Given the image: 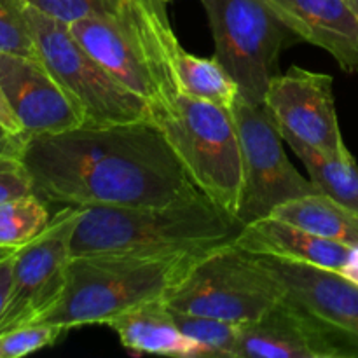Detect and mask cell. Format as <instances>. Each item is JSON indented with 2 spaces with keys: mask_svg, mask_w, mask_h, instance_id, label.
Returning <instances> with one entry per match:
<instances>
[{
  "mask_svg": "<svg viewBox=\"0 0 358 358\" xmlns=\"http://www.w3.org/2000/svg\"><path fill=\"white\" fill-rule=\"evenodd\" d=\"M21 159L38 198L76 208L164 205L201 192L150 119L28 136Z\"/></svg>",
  "mask_w": 358,
  "mask_h": 358,
  "instance_id": "cell-1",
  "label": "cell"
},
{
  "mask_svg": "<svg viewBox=\"0 0 358 358\" xmlns=\"http://www.w3.org/2000/svg\"><path fill=\"white\" fill-rule=\"evenodd\" d=\"M70 241L72 257L157 255L215 248L243 224L203 192L164 205L87 206Z\"/></svg>",
  "mask_w": 358,
  "mask_h": 358,
  "instance_id": "cell-2",
  "label": "cell"
},
{
  "mask_svg": "<svg viewBox=\"0 0 358 358\" xmlns=\"http://www.w3.org/2000/svg\"><path fill=\"white\" fill-rule=\"evenodd\" d=\"M73 37L150 112L182 93L173 55L180 44L161 0H124L114 13L69 24Z\"/></svg>",
  "mask_w": 358,
  "mask_h": 358,
  "instance_id": "cell-3",
  "label": "cell"
},
{
  "mask_svg": "<svg viewBox=\"0 0 358 358\" xmlns=\"http://www.w3.org/2000/svg\"><path fill=\"white\" fill-rule=\"evenodd\" d=\"M208 250L212 248L72 257L62 299L37 324H52L65 331L80 325H107L129 308L164 299Z\"/></svg>",
  "mask_w": 358,
  "mask_h": 358,
  "instance_id": "cell-4",
  "label": "cell"
},
{
  "mask_svg": "<svg viewBox=\"0 0 358 358\" xmlns=\"http://www.w3.org/2000/svg\"><path fill=\"white\" fill-rule=\"evenodd\" d=\"M150 121L161 129L192 184L236 217L243 163L231 110L180 93L150 112Z\"/></svg>",
  "mask_w": 358,
  "mask_h": 358,
  "instance_id": "cell-5",
  "label": "cell"
},
{
  "mask_svg": "<svg viewBox=\"0 0 358 358\" xmlns=\"http://www.w3.org/2000/svg\"><path fill=\"white\" fill-rule=\"evenodd\" d=\"M38 59L79 110L83 124H119L150 119L145 100L115 79L70 31L69 24L27 7Z\"/></svg>",
  "mask_w": 358,
  "mask_h": 358,
  "instance_id": "cell-6",
  "label": "cell"
},
{
  "mask_svg": "<svg viewBox=\"0 0 358 358\" xmlns=\"http://www.w3.org/2000/svg\"><path fill=\"white\" fill-rule=\"evenodd\" d=\"M282 297L280 283L254 255L229 241L206 252L163 301L171 311L252 324Z\"/></svg>",
  "mask_w": 358,
  "mask_h": 358,
  "instance_id": "cell-7",
  "label": "cell"
},
{
  "mask_svg": "<svg viewBox=\"0 0 358 358\" xmlns=\"http://www.w3.org/2000/svg\"><path fill=\"white\" fill-rule=\"evenodd\" d=\"M215 42V58L240 87V96L264 105L280 55L301 41L269 0H201Z\"/></svg>",
  "mask_w": 358,
  "mask_h": 358,
  "instance_id": "cell-8",
  "label": "cell"
},
{
  "mask_svg": "<svg viewBox=\"0 0 358 358\" xmlns=\"http://www.w3.org/2000/svg\"><path fill=\"white\" fill-rule=\"evenodd\" d=\"M243 163V189L236 219L241 224L271 215L289 199L318 192L294 168L282 145V133L264 105L238 96L233 108Z\"/></svg>",
  "mask_w": 358,
  "mask_h": 358,
  "instance_id": "cell-9",
  "label": "cell"
},
{
  "mask_svg": "<svg viewBox=\"0 0 358 358\" xmlns=\"http://www.w3.org/2000/svg\"><path fill=\"white\" fill-rule=\"evenodd\" d=\"M80 213L76 206H63L37 238L17 248L0 332L37 324L62 299L72 261L70 241Z\"/></svg>",
  "mask_w": 358,
  "mask_h": 358,
  "instance_id": "cell-10",
  "label": "cell"
},
{
  "mask_svg": "<svg viewBox=\"0 0 358 358\" xmlns=\"http://www.w3.org/2000/svg\"><path fill=\"white\" fill-rule=\"evenodd\" d=\"M264 107L282 135H290L320 152L350 157L352 152L339 129L334 80L327 73L290 66L269 83Z\"/></svg>",
  "mask_w": 358,
  "mask_h": 358,
  "instance_id": "cell-11",
  "label": "cell"
},
{
  "mask_svg": "<svg viewBox=\"0 0 358 358\" xmlns=\"http://www.w3.org/2000/svg\"><path fill=\"white\" fill-rule=\"evenodd\" d=\"M358 357V341L283 296L264 317L245 324L234 358Z\"/></svg>",
  "mask_w": 358,
  "mask_h": 358,
  "instance_id": "cell-12",
  "label": "cell"
},
{
  "mask_svg": "<svg viewBox=\"0 0 358 358\" xmlns=\"http://www.w3.org/2000/svg\"><path fill=\"white\" fill-rule=\"evenodd\" d=\"M0 86L27 138L83 126L73 101L41 59L0 52Z\"/></svg>",
  "mask_w": 358,
  "mask_h": 358,
  "instance_id": "cell-13",
  "label": "cell"
},
{
  "mask_svg": "<svg viewBox=\"0 0 358 358\" xmlns=\"http://www.w3.org/2000/svg\"><path fill=\"white\" fill-rule=\"evenodd\" d=\"M254 257L280 283L283 296L358 341V285L334 269L268 255Z\"/></svg>",
  "mask_w": 358,
  "mask_h": 358,
  "instance_id": "cell-14",
  "label": "cell"
},
{
  "mask_svg": "<svg viewBox=\"0 0 358 358\" xmlns=\"http://www.w3.org/2000/svg\"><path fill=\"white\" fill-rule=\"evenodd\" d=\"M294 34L327 51L345 72H358V17L346 0H269Z\"/></svg>",
  "mask_w": 358,
  "mask_h": 358,
  "instance_id": "cell-15",
  "label": "cell"
},
{
  "mask_svg": "<svg viewBox=\"0 0 358 358\" xmlns=\"http://www.w3.org/2000/svg\"><path fill=\"white\" fill-rule=\"evenodd\" d=\"M234 245L248 254L306 262L338 273L350 250V245L325 240L271 215L245 224L234 238Z\"/></svg>",
  "mask_w": 358,
  "mask_h": 358,
  "instance_id": "cell-16",
  "label": "cell"
},
{
  "mask_svg": "<svg viewBox=\"0 0 358 358\" xmlns=\"http://www.w3.org/2000/svg\"><path fill=\"white\" fill-rule=\"evenodd\" d=\"M107 325L119 336L122 346L135 353L177 358H212L205 346L187 338L178 329L173 313L168 310L163 299L129 308Z\"/></svg>",
  "mask_w": 358,
  "mask_h": 358,
  "instance_id": "cell-17",
  "label": "cell"
},
{
  "mask_svg": "<svg viewBox=\"0 0 358 358\" xmlns=\"http://www.w3.org/2000/svg\"><path fill=\"white\" fill-rule=\"evenodd\" d=\"M271 217L285 220L325 240L345 245L358 243V212L322 192L289 199L276 206Z\"/></svg>",
  "mask_w": 358,
  "mask_h": 358,
  "instance_id": "cell-18",
  "label": "cell"
},
{
  "mask_svg": "<svg viewBox=\"0 0 358 358\" xmlns=\"http://www.w3.org/2000/svg\"><path fill=\"white\" fill-rule=\"evenodd\" d=\"M304 163L318 192L358 212V164L355 157H334L290 135H282Z\"/></svg>",
  "mask_w": 358,
  "mask_h": 358,
  "instance_id": "cell-19",
  "label": "cell"
},
{
  "mask_svg": "<svg viewBox=\"0 0 358 358\" xmlns=\"http://www.w3.org/2000/svg\"><path fill=\"white\" fill-rule=\"evenodd\" d=\"M173 66L184 94L210 101L227 110L233 108L234 101L240 96L238 84L215 56H194L178 44L173 55Z\"/></svg>",
  "mask_w": 358,
  "mask_h": 358,
  "instance_id": "cell-20",
  "label": "cell"
},
{
  "mask_svg": "<svg viewBox=\"0 0 358 358\" xmlns=\"http://www.w3.org/2000/svg\"><path fill=\"white\" fill-rule=\"evenodd\" d=\"M51 222L45 201L35 192L0 203V247L20 248Z\"/></svg>",
  "mask_w": 358,
  "mask_h": 358,
  "instance_id": "cell-21",
  "label": "cell"
},
{
  "mask_svg": "<svg viewBox=\"0 0 358 358\" xmlns=\"http://www.w3.org/2000/svg\"><path fill=\"white\" fill-rule=\"evenodd\" d=\"M171 313H173L178 329L187 338L205 346L212 358H234V348H236L245 324H234V322L213 317L180 313V311H171Z\"/></svg>",
  "mask_w": 358,
  "mask_h": 358,
  "instance_id": "cell-22",
  "label": "cell"
},
{
  "mask_svg": "<svg viewBox=\"0 0 358 358\" xmlns=\"http://www.w3.org/2000/svg\"><path fill=\"white\" fill-rule=\"evenodd\" d=\"M27 0H0V52L37 58Z\"/></svg>",
  "mask_w": 358,
  "mask_h": 358,
  "instance_id": "cell-23",
  "label": "cell"
},
{
  "mask_svg": "<svg viewBox=\"0 0 358 358\" xmlns=\"http://www.w3.org/2000/svg\"><path fill=\"white\" fill-rule=\"evenodd\" d=\"M65 329L52 324H30L0 332V358H20L55 345Z\"/></svg>",
  "mask_w": 358,
  "mask_h": 358,
  "instance_id": "cell-24",
  "label": "cell"
},
{
  "mask_svg": "<svg viewBox=\"0 0 358 358\" xmlns=\"http://www.w3.org/2000/svg\"><path fill=\"white\" fill-rule=\"evenodd\" d=\"M27 3L55 20L70 24L84 17L114 13L124 0H27Z\"/></svg>",
  "mask_w": 358,
  "mask_h": 358,
  "instance_id": "cell-25",
  "label": "cell"
},
{
  "mask_svg": "<svg viewBox=\"0 0 358 358\" xmlns=\"http://www.w3.org/2000/svg\"><path fill=\"white\" fill-rule=\"evenodd\" d=\"M34 192L21 152H0V203Z\"/></svg>",
  "mask_w": 358,
  "mask_h": 358,
  "instance_id": "cell-26",
  "label": "cell"
},
{
  "mask_svg": "<svg viewBox=\"0 0 358 358\" xmlns=\"http://www.w3.org/2000/svg\"><path fill=\"white\" fill-rule=\"evenodd\" d=\"M0 126H2L7 133H10L13 136H21V138H27V136H24L23 126H21L16 112H14L13 107H10L9 100H7L2 86H0Z\"/></svg>",
  "mask_w": 358,
  "mask_h": 358,
  "instance_id": "cell-27",
  "label": "cell"
},
{
  "mask_svg": "<svg viewBox=\"0 0 358 358\" xmlns=\"http://www.w3.org/2000/svg\"><path fill=\"white\" fill-rule=\"evenodd\" d=\"M14 254H16V252H14ZM14 254L0 261V317H2L3 310H6L7 299H9L10 282H13Z\"/></svg>",
  "mask_w": 358,
  "mask_h": 358,
  "instance_id": "cell-28",
  "label": "cell"
},
{
  "mask_svg": "<svg viewBox=\"0 0 358 358\" xmlns=\"http://www.w3.org/2000/svg\"><path fill=\"white\" fill-rule=\"evenodd\" d=\"M339 273H341L346 280H350V282L358 285V243L350 245L348 257H346L345 264L339 269Z\"/></svg>",
  "mask_w": 358,
  "mask_h": 358,
  "instance_id": "cell-29",
  "label": "cell"
},
{
  "mask_svg": "<svg viewBox=\"0 0 358 358\" xmlns=\"http://www.w3.org/2000/svg\"><path fill=\"white\" fill-rule=\"evenodd\" d=\"M24 138L13 136L0 126V152H21Z\"/></svg>",
  "mask_w": 358,
  "mask_h": 358,
  "instance_id": "cell-30",
  "label": "cell"
},
{
  "mask_svg": "<svg viewBox=\"0 0 358 358\" xmlns=\"http://www.w3.org/2000/svg\"><path fill=\"white\" fill-rule=\"evenodd\" d=\"M16 250L17 248H14V247H0V261L6 257H9V255H13Z\"/></svg>",
  "mask_w": 358,
  "mask_h": 358,
  "instance_id": "cell-31",
  "label": "cell"
},
{
  "mask_svg": "<svg viewBox=\"0 0 358 358\" xmlns=\"http://www.w3.org/2000/svg\"><path fill=\"white\" fill-rule=\"evenodd\" d=\"M346 3H348L350 9H352L353 13H355V16L358 17V0H346Z\"/></svg>",
  "mask_w": 358,
  "mask_h": 358,
  "instance_id": "cell-32",
  "label": "cell"
},
{
  "mask_svg": "<svg viewBox=\"0 0 358 358\" xmlns=\"http://www.w3.org/2000/svg\"><path fill=\"white\" fill-rule=\"evenodd\" d=\"M161 2H168V0H161Z\"/></svg>",
  "mask_w": 358,
  "mask_h": 358,
  "instance_id": "cell-33",
  "label": "cell"
}]
</instances>
